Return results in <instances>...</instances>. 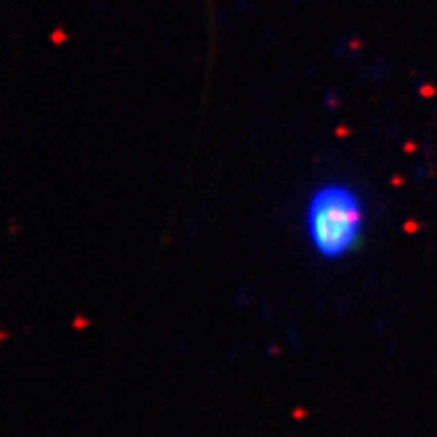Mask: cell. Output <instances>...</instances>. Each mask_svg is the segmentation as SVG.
<instances>
[{"instance_id": "1", "label": "cell", "mask_w": 437, "mask_h": 437, "mask_svg": "<svg viewBox=\"0 0 437 437\" xmlns=\"http://www.w3.org/2000/svg\"><path fill=\"white\" fill-rule=\"evenodd\" d=\"M365 223L360 197L346 184H326L308 202L306 229L312 247L326 259H338L354 249Z\"/></svg>"}]
</instances>
